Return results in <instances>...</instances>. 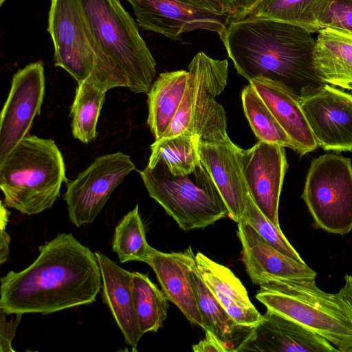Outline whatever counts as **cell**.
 <instances>
[{
  "mask_svg": "<svg viewBox=\"0 0 352 352\" xmlns=\"http://www.w3.org/2000/svg\"><path fill=\"white\" fill-rule=\"evenodd\" d=\"M38 250L29 267L1 277L0 309L47 314L95 301L102 287L95 253L65 232Z\"/></svg>",
  "mask_w": 352,
  "mask_h": 352,
  "instance_id": "cell-1",
  "label": "cell"
},
{
  "mask_svg": "<svg viewBox=\"0 0 352 352\" xmlns=\"http://www.w3.org/2000/svg\"><path fill=\"white\" fill-rule=\"evenodd\" d=\"M219 36L237 72L248 81L270 79L298 98L324 85L315 72L316 40L303 28L265 18L229 16Z\"/></svg>",
  "mask_w": 352,
  "mask_h": 352,
  "instance_id": "cell-2",
  "label": "cell"
},
{
  "mask_svg": "<svg viewBox=\"0 0 352 352\" xmlns=\"http://www.w3.org/2000/svg\"><path fill=\"white\" fill-rule=\"evenodd\" d=\"M101 59L88 78L103 91L118 87L147 94L156 62L138 23L119 0H80Z\"/></svg>",
  "mask_w": 352,
  "mask_h": 352,
  "instance_id": "cell-3",
  "label": "cell"
},
{
  "mask_svg": "<svg viewBox=\"0 0 352 352\" xmlns=\"http://www.w3.org/2000/svg\"><path fill=\"white\" fill-rule=\"evenodd\" d=\"M65 181L63 155L52 139L25 136L0 162L3 204L23 214L50 208Z\"/></svg>",
  "mask_w": 352,
  "mask_h": 352,
  "instance_id": "cell-4",
  "label": "cell"
},
{
  "mask_svg": "<svg viewBox=\"0 0 352 352\" xmlns=\"http://www.w3.org/2000/svg\"><path fill=\"white\" fill-rule=\"evenodd\" d=\"M256 299L267 309L323 337L340 352H352V322L337 294L320 289L316 278H272Z\"/></svg>",
  "mask_w": 352,
  "mask_h": 352,
  "instance_id": "cell-5",
  "label": "cell"
},
{
  "mask_svg": "<svg viewBox=\"0 0 352 352\" xmlns=\"http://www.w3.org/2000/svg\"><path fill=\"white\" fill-rule=\"evenodd\" d=\"M188 72L182 102L161 138L188 131L198 143L213 144L230 140L224 108L215 99L227 85L228 60L214 59L200 52L190 61Z\"/></svg>",
  "mask_w": 352,
  "mask_h": 352,
  "instance_id": "cell-6",
  "label": "cell"
},
{
  "mask_svg": "<svg viewBox=\"0 0 352 352\" xmlns=\"http://www.w3.org/2000/svg\"><path fill=\"white\" fill-rule=\"evenodd\" d=\"M140 174L150 197L184 231L204 228L228 217L225 202L202 164L190 174L174 175L160 162Z\"/></svg>",
  "mask_w": 352,
  "mask_h": 352,
  "instance_id": "cell-7",
  "label": "cell"
},
{
  "mask_svg": "<svg viewBox=\"0 0 352 352\" xmlns=\"http://www.w3.org/2000/svg\"><path fill=\"white\" fill-rule=\"evenodd\" d=\"M314 226L344 235L352 230L351 159L326 153L312 160L301 195Z\"/></svg>",
  "mask_w": 352,
  "mask_h": 352,
  "instance_id": "cell-8",
  "label": "cell"
},
{
  "mask_svg": "<svg viewBox=\"0 0 352 352\" xmlns=\"http://www.w3.org/2000/svg\"><path fill=\"white\" fill-rule=\"evenodd\" d=\"M47 31L54 49V65L80 85L99 64L101 54L80 0H52Z\"/></svg>",
  "mask_w": 352,
  "mask_h": 352,
  "instance_id": "cell-9",
  "label": "cell"
},
{
  "mask_svg": "<svg viewBox=\"0 0 352 352\" xmlns=\"http://www.w3.org/2000/svg\"><path fill=\"white\" fill-rule=\"evenodd\" d=\"M135 169L131 157L122 152L96 158L67 184L63 198L70 221L76 227L91 223L113 190Z\"/></svg>",
  "mask_w": 352,
  "mask_h": 352,
  "instance_id": "cell-10",
  "label": "cell"
},
{
  "mask_svg": "<svg viewBox=\"0 0 352 352\" xmlns=\"http://www.w3.org/2000/svg\"><path fill=\"white\" fill-rule=\"evenodd\" d=\"M45 88L42 61L32 63L14 75L1 111L0 162L27 136L35 116L40 115Z\"/></svg>",
  "mask_w": 352,
  "mask_h": 352,
  "instance_id": "cell-11",
  "label": "cell"
},
{
  "mask_svg": "<svg viewBox=\"0 0 352 352\" xmlns=\"http://www.w3.org/2000/svg\"><path fill=\"white\" fill-rule=\"evenodd\" d=\"M298 100L318 146L352 152V94L324 84Z\"/></svg>",
  "mask_w": 352,
  "mask_h": 352,
  "instance_id": "cell-12",
  "label": "cell"
},
{
  "mask_svg": "<svg viewBox=\"0 0 352 352\" xmlns=\"http://www.w3.org/2000/svg\"><path fill=\"white\" fill-rule=\"evenodd\" d=\"M284 148L258 141L241 152L243 173L252 199L261 212L278 227L279 199L288 167Z\"/></svg>",
  "mask_w": 352,
  "mask_h": 352,
  "instance_id": "cell-13",
  "label": "cell"
},
{
  "mask_svg": "<svg viewBox=\"0 0 352 352\" xmlns=\"http://www.w3.org/2000/svg\"><path fill=\"white\" fill-rule=\"evenodd\" d=\"M126 1L131 4L140 27L170 39H177L183 33L197 30L219 34L229 17L197 8L184 0Z\"/></svg>",
  "mask_w": 352,
  "mask_h": 352,
  "instance_id": "cell-14",
  "label": "cell"
},
{
  "mask_svg": "<svg viewBox=\"0 0 352 352\" xmlns=\"http://www.w3.org/2000/svg\"><path fill=\"white\" fill-rule=\"evenodd\" d=\"M336 352L323 337L267 309L240 345L237 352Z\"/></svg>",
  "mask_w": 352,
  "mask_h": 352,
  "instance_id": "cell-15",
  "label": "cell"
},
{
  "mask_svg": "<svg viewBox=\"0 0 352 352\" xmlns=\"http://www.w3.org/2000/svg\"><path fill=\"white\" fill-rule=\"evenodd\" d=\"M144 263L154 271L167 299L189 322L205 330L192 282L191 272L196 260L191 247L183 252L167 253L150 246Z\"/></svg>",
  "mask_w": 352,
  "mask_h": 352,
  "instance_id": "cell-16",
  "label": "cell"
},
{
  "mask_svg": "<svg viewBox=\"0 0 352 352\" xmlns=\"http://www.w3.org/2000/svg\"><path fill=\"white\" fill-rule=\"evenodd\" d=\"M237 234L242 246V261L253 283L261 285L272 278H316L317 273L305 262L278 251L243 219L238 223Z\"/></svg>",
  "mask_w": 352,
  "mask_h": 352,
  "instance_id": "cell-17",
  "label": "cell"
},
{
  "mask_svg": "<svg viewBox=\"0 0 352 352\" xmlns=\"http://www.w3.org/2000/svg\"><path fill=\"white\" fill-rule=\"evenodd\" d=\"M241 149L231 140L219 144L197 145L200 162L221 195L228 217L237 223L243 216L249 196L242 169Z\"/></svg>",
  "mask_w": 352,
  "mask_h": 352,
  "instance_id": "cell-18",
  "label": "cell"
},
{
  "mask_svg": "<svg viewBox=\"0 0 352 352\" xmlns=\"http://www.w3.org/2000/svg\"><path fill=\"white\" fill-rule=\"evenodd\" d=\"M249 82L287 133L296 152L304 155L318 147L297 96L270 79L256 78Z\"/></svg>",
  "mask_w": 352,
  "mask_h": 352,
  "instance_id": "cell-19",
  "label": "cell"
},
{
  "mask_svg": "<svg viewBox=\"0 0 352 352\" xmlns=\"http://www.w3.org/2000/svg\"><path fill=\"white\" fill-rule=\"evenodd\" d=\"M102 277V296L126 343L137 351L144 335L140 330L133 305L132 272L124 270L104 254L95 252Z\"/></svg>",
  "mask_w": 352,
  "mask_h": 352,
  "instance_id": "cell-20",
  "label": "cell"
},
{
  "mask_svg": "<svg viewBox=\"0 0 352 352\" xmlns=\"http://www.w3.org/2000/svg\"><path fill=\"white\" fill-rule=\"evenodd\" d=\"M195 260L204 282L230 316L241 325L256 326L262 315L251 302L245 287L234 273L201 252L195 254Z\"/></svg>",
  "mask_w": 352,
  "mask_h": 352,
  "instance_id": "cell-21",
  "label": "cell"
},
{
  "mask_svg": "<svg viewBox=\"0 0 352 352\" xmlns=\"http://www.w3.org/2000/svg\"><path fill=\"white\" fill-rule=\"evenodd\" d=\"M318 33L314 52L316 76L324 84L352 91V34L331 28Z\"/></svg>",
  "mask_w": 352,
  "mask_h": 352,
  "instance_id": "cell-22",
  "label": "cell"
},
{
  "mask_svg": "<svg viewBox=\"0 0 352 352\" xmlns=\"http://www.w3.org/2000/svg\"><path fill=\"white\" fill-rule=\"evenodd\" d=\"M188 76V72L185 70L161 73L147 93V123L155 140L164 135L175 117L187 87Z\"/></svg>",
  "mask_w": 352,
  "mask_h": 352,
  "instance_id": "cell-23",
  "label": "cell"
},
{
  "mask_svg": "<svg viewBox=\"0 0 352 352\" xmlns=\"http://www.w3.org/2000/svg\"><path fill=\"white\" fill-rule=\"evenodd\" d=\"M192 282L205 330L213 333L226 348L228 352H237L240 345L254 327L236 322L210 292L197 270L191 272Z\"/></svg>",
  "mask_w": 352,
  "mask_h": 352,
  "instance_id": "cell-24",
  "label": "cell"
},
{
  "mask_svg": "<svg viewBox=\"0 0 352 352\" xmlns=\"http://www.w3.org/2000/svg\"><path fill=\"white\" fill-rule=\"evenodd\" d=\"M329 0H256L239 16L260 17L288 23L311 33L320 30L319 20Z\"/></svg>",
  "mask_w": 352,
  "mask_h": 352,
  "instance_id": "cell-25",
  "label": "cell"
},
{
  "mask_svg": "<svg viewBox=\"0 0 352 352\" xmlns=\"http://www.w3.org/2000/svg\"><path fill=\"white\" fill-rule=\"evenodd\" d=\"M197 140L188 131L177 135L155 140L151 145L148 166L164 163L174 175H185L201 166Z\"/></svg>",
  "mask_w": 352,
  "mask_h": 352,
  "instance_id": "cell-26",
  "label": "cell"
},
{
  "mask_svg": "<svg viewBox=\"0 0 352 352\" xmlns=\"http://www.w3.org/2000/svg\"><path fill=\"white\" fill-rule=\"evenodd\" d=\"M134 309L140 331L157 332L167 318L168 299L146 274L132 272Z\"/></svg>",
  "mask_w": 352,
  "mask_h": 352,
  "instance_id": "cell-27",
  "label": "cell"
},
{
  "mask_svg": "<svg viewBox=\"0 0 352 352\" xmlns=\"http://www.w3.org/2000/svg\"><path fill=\"white\" fill-rule=\"evenodd\" d=\"M107 91L88 79L78 85L71 108L72 131L74 138L89 143L96 137V126Z\"/></svg>",
  "mask_w": 352,
  "mask_h": 352,
  "instance_id": "cell-28",
  "label": "cell"
},
{
  "mask_svg": "<svg viewBox=\"0 0 352 352\" xmlns=\"http://www.w3.org/2000/svg\"><path fill=\"white\" fill-rule=\"evenodd\" d=\"M241 100L244 113L259 141L294 151L291 140L250 83L241 91Z\"/></svg>",
  "mask_w": 352,
  "mask_h": 352,
  "instance_id": "cell-29",
  "label": "cell"
},
{
  "mask_svg": "<svg viewBox=\"0 0 352 352\" xmlns=\"http://www.w3.org/2000/svg\"><path fill=\"white\" fill-rule=\"evenodd\" d=\"M149 248L139 214L138 204H136L133 210L121 219L116 227L112 249L117 254L120 263L144 262Z\"/></svg>",
  "mask_w": 352,
  "mask_h": 352,
  "instance_id": "cell-30",
  "label": "cell"
},
{
  "mask_svg": "<svg viewBox=\"0 0 352 352\" xmlns=\"http://www.w3.org/2000/svg\"><path fill=\"white\" fill-rule=\"evenodd\" d=\"M242 219L248 222L267 242L278 251L294 260L305 262L287 239L280 228L273 223L261 212L250 194Z\"/></svg>",
  "mask_w": 352,
  "mask_h": 352,
  "instance_id": "cell-31",
  "label": "cell"
},
{
  "mask_svg": "<svg viewBox=\"0 0 352 352\" xmlns=\"http://www.w3.org/2000/svg\"><path fill=\"white\" fill-rule=\"evenodd\" d=\"M319 24L320 30L331 28L352 34V0H329Z\"/></svg>",
  "mask_w": 352,
  "mask_h": 352,
  "instance_id": "cell-32",
  "label": "cell"
},
{
  "mask_svg": "<svg viewBox=\"0 0 352 352\" xmlns=\"http://www.w3.org/2000/svg\"><path fill=\"white\" fill-rule=\"evenodd\" d=\"M0 351L14 352L15 350L12 346V342L23 314L8 313L1 309H0Z\"/></svg>",
  "mask_w": 352,
  "mask_h": 352,
  "instance_id": "cell-33",
  "label": "cell"
},
{
  "mask_svg": "<svg viewBox=\"0 0 352 352\" xmlns=\"http://www.w3.org/2000/svg\"><path fill=\"white\" fill-rule=\"evenodd\" d=\"M197 8L219 15L236 17L242 12L232 0H184Z\"/></svg>",
  "mask_w": 352,
  "mask_h": 352,
  "instance_id": "cell-34",
  "label": "cell"
},
{
  "mask_svg": "<svg viewBox=\"0 0 352 352\" xmlns=\"http://www.w3.org/2000/svg\"><path fill=\"white\" fill-rule=\"evenodd\" d=\"M10 215L9 211L6 208L5 204L1 201V239H0V263L3 264L8 259L10 253V236L6 232V226L8 222Z\"/></svg>",
  "mask_w": 352,
  "mask_h": 352,
  "instance_id": "cell-35",
  "label": "cell"
},
{
  "mask_svg": "<svg viewBox=\"0 0 352 352\" xmlns=\"http://www.w3.org/2000/svg\"><path fill=\"white\" fill-rule=\"evenodd\" d=\"M195 352H228L219 340L210 331H205V337L192 346Z\"/></svg>",
  "mask_w": 352,
  "mask_h": 352,
  "instance_id": "cell-36",
  "label": "cell"
},
{
  "mask_svg": "<svg viewBox=\"0 0 352 352\" xmlns=\"http://www.w3.org/2000/svg\"><path fill=\"white\" fill-rule=\"evenodd\" d=\"M337 295L352 322V275L344 276V284Z\"/></svg>",
  "mask_w": 352,
  "mask_h": 352,
  "instance_id": "cell-37",
  "label": "cell"
},
{
  "mask_svg": "<svg viewBox=\"0 0 352 352\" xmlns=\"http://www.w3.org/2000/svg\"><path fill=\"white\" fill-rule=\"evenodd\" d=\"M232 1L240 9V10L242 12L241 15L243 14V13L248 9H249L252 6V4H254V2L251 0H232Z\"/></svg>",
  "mask_w": 352,
  "mask_h": 352,
  "instance_id": "cell-38",
  "label": "cell"
},
{
  "mask_svg": "<svg viewBox=\"0 0 352 352\" xmlns=\"http://www.w3.org/2000/svg\"><path fill=\"white\" fill-rule=\"evenodd\" d=\"M5 1V0H0L1 5H2V4H3V1Z\"/></svg>",
  "mask_w": 352,
  "mask_h": 352,
  "instance_id": "cell-39",
  "label": "cell"
},
{
  "mask_svg": "<svg viewBox=\"0 0 352 352\" xmlns=\"http://www.w3.org/2000/svg\"><path fill=\"white\" fill-rule=\"evenodd\" d=\"M251 1H252L254 2H254H255L256 0H251Z\"/></svg>",
  "mask_w": 352,
  "mask_h": 352,
  "instance_id": "cell-40",
  "label": "cell"
}]
</instances>
